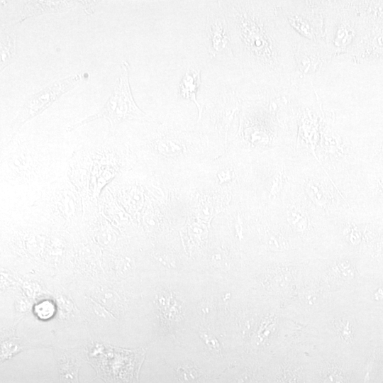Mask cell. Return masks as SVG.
<instances>
[{"label":"cell","mask_w":383,"mask_h":383,"mask_svg":"<svg viewBox=\"0 0 383 383\" xmlns=\"http://www.w3.org/2000/svg\"><path fill=\"white\" fill-rule=\"evenodd\" d=\"M13 27L1 24L0 30V71L13 63L17 58V42Z\"/></svg>","instance_id":"52a82bcc"},{"label":"cell","mask_w":383,"mask_h":383,"mask_svg":"<svg viewBox=\"0 0 383 383\" xmlns=\"http://www.w3.org/2000/svg\"><path fill=\"white\" fill-rule=\"evenodd\" d=\"M82 77L79 74L57 79L38 91L27 95L10 123L9 135L13 139L28 121L43 113L64 94L76 87Z\"/></svg>","instance_id":"3957f363"},{"label":"cell","mask_w":383,"mask_h":383,"mask_svg":"<svg viewBox=\"0 0 383 383\" xmlns=\"http://www.w3.org/2000/svg\"><path fill=\"white\" fill-rule=\"evenodd\" d=\"M208 10L205 37L210 59L227 55L233 62L232 41L225 1H213Z\"/></svg>","instance_id":"5b68a950"},{"label":"cell","mask_w":383,"mask_h":383,"mask_svg":"<svg viewBox=\"0 0 383 383\" xmlns=\"http://www.w3.org/2000/svg\"><path fill=\"white\" fill-rule=\"evenodd\" d=\"M129 62L123 60L117 82L105 103L94 113L68 126L66 131L71 132L98 119H106L113 127H117L131 122H140L148 118L149 116L134 100L129 83Z\"/></svg>","instance_id":"7a4b0ae2"},{"label":"cell","mask_w":383,"mask_h":383,"mask_svg":"<svg viewBox=\"0 0 383 383\" xmlns=\"http://www.w3.org/2000/svg\"><path fill=\"white\" fill-rule=\"evenodd\" d=\"M201 105L202 111L196 121L199 128L220 130L227 138L229 128L238 118L240 113V104L236 89L227 85L213 89Z\"/></svg>","instance_id":"277c9868"},{"label":"cell","mask_w":383,"mask_h":383,"mask_svg":"<svg viewBox=\"0 0 383 383\" xmlns=\"http://www.w3.org/2000/svg\"><path fill=\"white\" fill-rule=\"evenodd\" d=\"M80 4H82L84 7L85 12L91 15L94 13V5L96 1H79Z\"/></svg>","instance_id":"30bf717a"},{"label":"cell","mask_w":383,"mask_h":383,"mask_svg":"<svg viewBox=\"0 0 383 383\" xmlns=\"http://www.w3.org/2000/svg\"><path fill=\"white\" fill-rule=\"evenodd\" d=\"M201 82L200 70L188 67L178 85L179 95L184 99L192 101L195 104L198 110V116L201 114L202 111V105L196 99L197 91Z\"/></svg>","instance_id":"ba28073f"},{"label":"cell","mask_w":383,"mask_h":383,"mask_svg":"<svg viewBox=\"0 0 383 383\" xmlns=\"http://www.w3.org/2000/svg\"><path fill=\"white\" fill-rule=\"evenodd\" d=\"M11 20L5 24L15 27L29 18L40 16H52L67 13L77 5L79 1H15Z\"/></svg>","instance_id":"8992f818"},{"label":"cell","mask_w":383,"mask_h":383,"mask_svg":"<svg viewBox=\"0 0 383 383\" xmlns=\"http://www.w3.org/2000/svg\"><path fill=\"white\" fill-rule=\"evenodd\" d=\"M233 62L254 84L276 87L294 71L289 28L274 1H225Z\"/></svg>","instance_id":"6da1fadb"},{"label":"cell","mask_w":383,"mask_h":383,"mask_svg":"<svg viewBox=\"0 0 383 383\" xmlns=\"http://www.w3.org/2000/svg\"><path fill=\"white\" fill-rule=\"evenodd\" d=\"M52 305L50 302L45 301L37 306L36 312L39 317L42 318H47L45 311H48L53 313V311H52Z\"/></svg>","instance_id":"9c48e42d"}]
</instances>
